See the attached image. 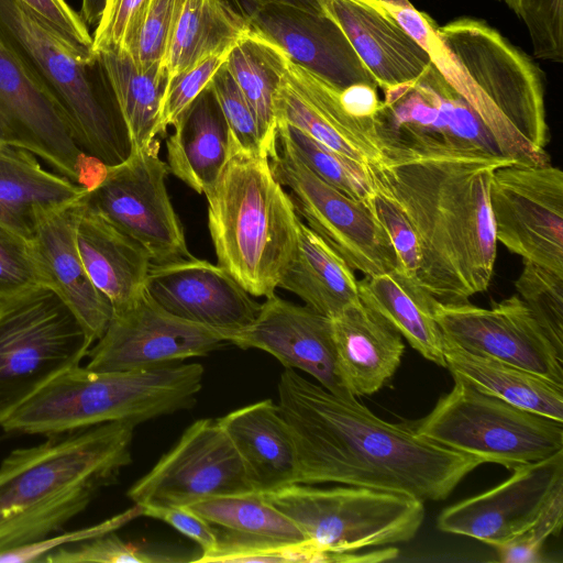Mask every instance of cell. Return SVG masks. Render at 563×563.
<instances>
[{
  "label": "cell",
  "instance_id": "1",
  "mask_svg": "<svg viewBox=\"0 0 563 563\" xmlns=\"http://www.w3.org/2000/svg\"><path fill=\"white\" fill-rule=\"evenodd\" d=\"M277 394L294 443L296 484L334 483L440 501L483 464L407 423L380 419L356 397L338 396L295 369L280 374Z\"/></svg>",
  "mask_w": 563,
  "mask_h": 563
},
{
  "label": "cell",
  "instance_id": "2",
  "mask_svg": "<svg viewBox=\"0 0 563 563\" xmlns=\"http://www.w3.org/2000/svg\"><path fill=\"white\" fill-rule=\"evenodd\" d=\"M520 163L477 152L385 150L369 166L400 206L420 249L417 280L442 303L466 302L492 280L497 240L490 209L494 172Z\"/></svg>",
  "mask_w": 563,
  "mask_h": 563
},
{
  "label": "cell",
  "instance_id": "3",
  "mask_svg": "<svg viewBox=\"0 0 563 563\" xmlns=\"http://www.w3.org/2000/svg\"><path fill=\"white\" fill-rule=\"evenodd\" d=\"M135 424L107 422L15 449L0 464V552L46 539L131 464Z\"/></svg>",
  "mask_w": 563,
  "mask_h": 563
},
{
  "label": "cell",
  "instance_id": "4",
  "mask_svg": "<svg viewBox=\"0 0 563 563\" xmlns=\"http://www.w3.org/2000/svg\"><path fill=\"white\" fill-rule=\"evenodd\" d=\"M427 53L490 131L503 155L520 163H550L543 76L528 55L474 18L437 26Z\"/></svg>",
  "mask_w": 563,
  "mask_h": 563
},
{
  "label": "cell",
  "instance_id": "5",
  "mask_svg": "<svg viewBox=\"0 0 563 563\" xmlns=\"http://www.w3.org/2000/svg\"><path fill=\"white\" fill-rule=\"evenodd\" d=\"M268 157L233 151L205 194L217 265L254 297H272L297 244L300 217Z\"/></svg>",
  "mask_w": 563,
  "mask_h": 563
},
{
  "label": "cell",
  "instance_id": "6",
  "mask_svg": "<svg viewBox=\"0 0 563 563\" xmlns=\"http://www.w3.org/2000/svg\"><path fill=\"white\" fill-rule=\"evenodd\" d=\"M203 374L200 363L110 372L78 365L48 382L1 428L51 437L107 422L137 426L192 407Z\"/></svg>",
  "mask_w": 563,
  "mask_h": 563
},
{
  "label": "cell",
  "instance_id": "7",
  "mask_svg": "<svg viewBox=\"0 0 563 563\" xmlns=\"http://www.w3.org/2000/svg\"><path fill=\"white\" fill-rule=\"evenodd\" d=\"M0 36L62 106L81 151L104 166L132 145L98 53L55 29L20 0H0Z\"/></svg>",
  "mask_w": 563,
  "mask_h": 563
},
{
  "label": "cell",
  "instance_id": "8",
  "mask_svg": "<svg viewBox=\"0 0 563 563\" xmlns=\"http://www.w3.org/2000/svg\"><path fill=\"white\" fill-rule=\"evenodd\" d=\"M452 389L415 423L418 435L508 470L563 451V421L516 407L453 377Z\"/></svg>",
  "mask_w": 563,
  "mask_h": 563
},
{
  "label": "cell",
  "instance_id": "9",
  "mask_svg": "<svg viewBox=\"0 0 563 563\" xmlns=\"http://www.w3.org/2000/svg\"><path fill=\"white\" fill-rule=\"evenodd\" d=\"M93 343L48 287L0 303V427L48 382L80 365Z\"/></svg>",
  "mask_w": 563,
  "mask_h": 563
},
{
  "label": "cell",
  "instance_id": "10",
  "mask_svg": "<svg viewBox=\"0 0 563 563\" xmlns=\"http://www.w3.org/2000/svg\"><path fill=\"white\" fill-rule=\"evenodd\" d=\"M262 495L307 541L327 552H355L410 541L424 519L422 500L365 487L292 484Z\"/></svg>",
  "mask_w": 563,
  "mask_h": 563
},
{
  "label": "cell",
  "instance_id": "11",
  "mask_svg": "<svg viewBox=\"0 0 563 563\" xmlns=\"http://www.w3.org/2000/svg\"><path fill=\"white\" fill-rule=\"evenodd\" d=\"M159 143L137 151L101 177L84 196L85 203L150 253L152 263L166 264L192 257L172 200L167 164L158 155Z\"/></svg>",
  "mask_w": 563,
  "mask_h": 563
},
{
  "label": "cell",
  "instance_id": "12",
  "mask_svg": "<svg viewBox=\"0 0 563 563\" xmlns=\"http://www.w3.org/2000/svg\"><path fill=\"white\" fill-rule=\"evenodd\" d=\"M383 92L375 126L384 151L503 155L484 122L432 64L416 81Z\"/></svg>",
  "mask_w": 563,
  "mask_h": 563
},
{
  "label": "cell",
  "instance_id": "13",
  "mask_svg": "<svg viewBox=\"0 0 563 563\" xmlns=\"http://www.w3.org/2000/svg\"><path fill=\"white\" fill-rule=\"evenodd\" d=\"M268 161L276 179L290 190L298 216L354 272L375 276L401 271L390 240L368 203L322 180L278 141Z\"/></svg>",
  "mask_w": 563,
  "mask_h": 563
},
{
  "label": "cell",
  "instance_id": "14",
  "mask_svg": "<svg viewBox=\"0 0 563 563\" xmlns=\"http://www.w3.org/2000/svg\"><path fill=\"white\" fill-rule=\"evenodd\" d=\"M0 144L40 156L60 175L86 188L104 169L81 151L62 106L1 36Z\"/></svg>",
  "mask_w": 563,
  "mask_h": 563
},
{
  "label": "cell",
  "instance_id": "15",
  "mask_svg": "<svg viewBox=\"0 0 563 563\" xmlns=\"http://www.w3.org/2000/svg\"><path fill=\"white\" fill-rule=\"evenodd\" d=\"M489 200L497 242L563 276V172L550 163L501 166Z\"/></svg>",
  "mask_w": 563,
  "mask_h": 563
},
{
  "label": "cell",
  "instance_id": "16",
  "mask_svg": "<svg viewBox=\"0 0 563 563\" xmlns=\"http://www.w3.org/2000/svg\"><path fill=\"white\" fill-rule=\"evenodd\" d=\"M255 492L218 419H199L126 492L139 505L187 506L203 498Z\"/></svg>",
  "mask_w": 563,
  "mask_h": 563
},
{
  "label": "cell",
  "instance_id": "17",
  "mask_svg": "<svg viewBox=\"0 0 563 563\" xmlns=\"http://www.w3.org/2000/svg\"><path fill=\"white\" fill-rule=\"evenodd\" d=\"M230 343V335L180 319L143 291L124 309L113 312L101 335L89 349L87 368L131 371L180 363L206 356Z\"/></svg>",
  "mask_w": 563,
  "mask_h": 563
},
{
  "label": "cell",
  "instance_id": "18",
  "mask_svg": "<svg viewBox=\"0 0 563 563\" xmlns=\"http://www.w3.org/2000/svg\"><path fill=\"white\" fill-rule=\"evenodd\" d=\"M434 317L443 336L461 349L563 385V353L518 295L490 308L438 301Z\"/></svg>",
  "mask_w": 563,
  "mask_h": 563
},
{
  "label": "cell",
  "instance_id": "19",
  "mask_svg": "<svg viewBox=\"0 0 563 563\" xmlns=\"http://www.w3.org/2000/svg\"><path fill=\"white\" fill-rule=\"evenodd\" d=\"M512 471L501 484L445 508L438 528L495 548L529 529L563 487V451Z\"/></svg>",
  "mask_w": 563,
  "mask_h": 563
},
{
  "label": "cell",
  "instance_id": "20",
  "mask_svg": "<svg viewBox=\"0 0 563 563\" xmlns=\"http://www.w3.org/2000/svg\"><path fill=\"white\" fill-rule=\"evenodd\" d=\"M145 289L169 313L222 331L230 339L247 328L261 309V303L223 268L194 256L152 263Z\"/></svg>",
  "mask_w": 563,
  "mask_h": 563
},
{
  "label": "cell",
  "instance_id": "21",
  "mask_svg": "<svg viewBox=\"0 0 563 563\" xmlns=\"http://www.w3.org/2000/svg\"><path fill=\"white\" fill-rule=\"evenodd\" d=\"M230 344L264 351L285 368L308 374L327 390L352 396L339 376L332 321L308 306L295 305L275 294L261 303L247 328L231 336Z\"/></svg>",
  "mask_w": 563,
  "mask_h": 563
},
{
  "label": "cell",
  "instance_id": "22",
  "mask_svg": "<svg viewBox=\"0 0 563 563\" xmlns=\"http://www.w3.org/2000/svg\"><path fill=\"white\" fill-rule=\"evenodd\" d=\"M340 91L286 56L276 98L277 123L294 126L360 164L378 165L384 158V150L375 122L347 114Z\"/></svg>",
  "mask_w": 563,
  "mask_h": 563
},
{
  "label": "cell",
  "instance_id": "23",
  "mask_svg": "<svg viewBox=\"0 0 563 563\" xmlns=\"http://www.w3.org/2000/svg\"><path fill=\"white\" fill-rule=\"evenodd\" d=\"M247 21L252 32L335 88L355 84L378 88L343 31L324 11L275 3L257 10Z\"/></svg>",
  "mask_w": 563,
  "mask_h": 563
},
{
  "label": "cell",
  "instance_id": "24",
  "mask_svg": "<svg viewBox=\"0 0 563 563\" xmlns=\"http://www.w3.org/2000/svg\"><path fill=\"white\" fill-rule=\"evenodd\" d=\"M80 200L62 208L38 209L31 244L48 287L96 342L110 322L112 306L91 282L78 251L76 221Z\"/></svg>",
  "mask_w": 563,
  "mask_h": 563
},
{
  "label": "cell",
  "instance_id": "25",
  "mask_svg": "<svg viewBox=\"0 0 563 563\" xmlns=\"http://www.w3.org/2000/svg\"><path fill=\"white\" fill-rule=\"evenodd\" d=\"M343 31L382 90L416 81L429 54L394 20L379 0H319Z\"/></svg>",
  "mask_w": 563,
  "mask_h": 563
},
{
  "label": "cell",
  "instance_id": "26",
  "mask_svg": "<svg viewBox=\"0 0 563 563\" xmlns=\"http://www.w3.org/2000/svg\"><path fill=\"white\" fill-rule=\"evenodd\" d=\"M336 364L344 388L371 396L395 375L405 352L399 331L361 299L331 319Z\"/></svg>",
  "mask_w": 563,
  "mask_h": 563
},
{
  "label": "cell",
  "instance_id": "27",
  "mask_svg": "<svg viewBox=\"0 0 563 563\" xmlns=\"http://www.w3.org/2000/svg\"><path fill=\"white\" fill-rule=\"evenodd\" d=\"M76 242L91 282L110 300L112 313L143 291L152 264L150 253L88 207L84 197L78 205Z\"/></svg>",
  "mask_w": 563,
  "mask_h": 563
},
{
  "label": "cell",
  "instance_id": "28",
  "mask_svg": "<svg viewBox=\"0 0 563 563\" xmlns=\"http://www.w3.org/2000/svg\"><path fill=\"white\" fill-rule=\"evenodd\" d=\"M244 465L255 492L266 494L296 484V455L278 406L264 399L218 419Z\"/></svg>",
  "mask_w": 563,
  "mask_h": 563
},
{
  "label": "cell",
  "instance_id": "29",
  "mask_svg": "<svg viewBox=\"0 0 563 563\" xmlns=\"http://www.w3.org/2000/svg\"><path fill=\"white\" fill-rule=\"evenodd\" d=\"M166 140L167 167L198 194L217 183L233 154L231 134L208 87L180 113Z\"/></svg>",
  "mask_w": 563,
  "mask_h": 563
},
{
  "label": "cell",
  "instance_id": "30",
  "mask_svg": "<svg viewBox=\"0 0 563 563\" xmlns=\"http://www.w3.org/2000/svg\"><path fill=\"white\" fill-rule=\"evenodd\" d=\"M86 192V187L45 170L31 152L0 144V225L25 240L33 238L38 209L73 205Z\"/></svg>",
  "mask_w": 563,
  "mask_h": 563
},
{
  "label": "cell",
  "instance_id": "31",
  "mask_svg": "<svg viewBox=\"0 0 563 563\" xmlns=\"http://www.w3.org/2000/svg\"><path fill=\"white\" fill-rule=\"evenodd\" d=\"M360 299L378 311L428 361L445 367L437 300L415 277L396 269L358 280Z\"/></svg>",
  "mask_w": 563,
  "mask_h": 563
},
{
  "label": "cell",
  "instance_id": "32",
  "mask_svg": "<svg viewBox=\"0 0 563 563\" xmlns=\"http://www.w3.org/2000/svg\"><path fill=\"white\" fill-rule=\"evenodd\" d=\"M278 288L294 292L330 319L360 300L354 271L301 219L296 250Z\"/></svg>",
  "mask_w": 563,
  "mask_h": 563
},
{
  "label": "cell",
  "instance_id": "33",
  "mask_svg": "<svg viewBox=\"0 0 563 563\" xmlns=\"http://www.w3.org/2000/svg\"><path fill=\"white\" fill-rule=\"evenodd\" d=\"M443 350L445 368L453 377L516 407L563 421V385L511 364L467 352L445 338Z\"/></svg>",
  "mask_w": 563,
  "mask_h": 563
},
{
  "label": "cell",
  "instance_id": "34",
  "mask_svg": "<svg viewBox=\"0 0 563 563\" xmlns=\"http://www.w3.org/2000/svg\"><path fill=\"white\" fill-rule=\"evenodd\" d=\"M98 54L126 125L132 151L152 146L159 136L162 104L169 79L165 64L140 68L124 51Z\"/></svg>",
  "mask_w": 563,
  "mask_h": 563
},
{
  "label": "cell",
  "instance_id": "35",
  "mask_svg": "<svg viewBox=\"0 0 563 563\" xmlns=\"http://www.w3.org/2000/svg\"><path fill=\"white\" fill-rule=\"evenodd\" d=\"M249 32V21L222 0H184L164 59L169 77L231 48Z\"/></svg>",
  "mask_w": 563,
  "mask_h": 563
},
{
  "label": "cell",
  "instance_id": "36",
  "mask_svg": "<svg viewBox=\"0 0 563 563\" xmlns=\"http://www.w3.org/2000/svg\"><path fill=\"white\" fill-rule=\"evenodd\" d=\"M285 59L282 49L250 29L224 63L256 117L268 157L277 151L276 98Z\"/></svg>",
  "mask_w": 563,
  "mask_h": 563
},
{
  "label": "cell",
  "instance_id": "37",
  "mask_svg": "<svg viewBox=\"0 0 563 563\" xmlns=\"http://www.w3.org/2000/svg\"><path fill=\"white\" fill-rule=\"evenodd\" d=\"M186 507L212 526L240 534L286 542L307 541L299 528L257 492L208 497Z\"/></svg>",
  "mask_w": 563,
  "mask_h": 563
},
{
  "label": "cell",
  "instance_id": "38",
  "mask_svg": "<svg viewBox=\"0 0 563 563\" xmlns=\"http://www.w3.org/2000/svg\"><path fill=\"white\" fill-rule=\"evenodd\" d=\"M277 141L322 180L354 199L368 202L375 189L369 166L332 151L286 123H277Z\"/></svg>",
  "mask_w": 563,
  "mask_h": 563
},
{
  "label": "cell",
  "instance_id": "39",
  "mask_svg": "<svg viewBox=\"0 0 563 563\" xmlns=\"http://www.w3.org/2000/svg\"><path fill=\"white\" fill-rule=\"evenodd\" d=\"M199 555L185 549L125 541L109 532L49 551L45 563H173L196 562Z\"/></svg>",
  "mask_w": 563,
  "mask_h": 563
},
{
  "label": "cell",
  "instance_id": "40",
  "mask_svg": "<svg viewBox=\"0 0 563 563\" xmlns=\"http://www.w3.org/2000/svg\"><path fill=\"white\" fill-rule=\"evenodd\" d=\"M217 544L201 553L196 562L219 563H289L333 562L334 553L322 551L310 541L286 542L240 534L217 528Z\"/></svg>",
  "mask_w": 563,
  "mask_h": 563
},
{
  "label": "cell",
  "instance_id": "41",
  "mask_svg": "<svg viewBox=\"0 0 563 563\" xmlns=\"http://www.w3.org/2000/svg\"><path fill=\"white\" fill-rule=\"evenodd\" d=\"M515 286L540 327L563 353V276L523 261Z\"/></svg>",
  "mask_w": 563,
  "mask_h": 563
},
{
  "label": "cell",
  "instance_id": "42",
  "mask_svg": "<svg viewBox=\"0 0 563 563\" xmlns=\"http://www.w3.org/2000/svg\"><path fill=\"white\" fill-rule=\"evenodd\" d=\"M227 121L233 150L267 156L256 117L224 64L209 82Z\"/></svg>",
  "mask_w": 563,
  "mask_h": 563
},
{
  "label": "cell",
  "instance_id": "43",
  "mask_svg": "<svg viewBox=\"0 0 563 563\" xmlns=\"http://www.w3.org/2000/svg\"><path fill=\"white\" fill-rule=\"evenodd\" d=\"M526 25L533 55L543 60L563 62V0H497Z\"/></svg>",
  "mask_w": 563,
  "mask_h": 563
},
{
  "label": "cell",
  "instance_id": "44",
  "mask_svg": "<svg viewBox=\"0 0 563 563\" xmlns=\"http://www.w3.org/2000/svg\"><path fill=\"white\" fill-rule=\"evenodd\" d=\"M40 287L48 284L31 242L0 225V303Z\"/></svg>",
  "mask_w": 563,
  "mask_h": 563
},
{
  "label": "cell",
  "instance_id": "45",
  "mask_svg": "<svg viewBox=\"0 0 563 563\" xmlns=\"http://www.w3.org/2000/svg\"><path fill=\"white\" fill-rule=\"evenodd\" d=\"M183 3L184 0H150L139 31L126 49L137 67L164 63Z\"/></svg>",
  "mask_w": 563,
  "mask_h": 563
},
{
  "label": "cell",
  "instance_id": "46",
  "mask_svg": "<svg viewBox=\"0 0 563 563\" xmlns=\"http://www.w3.org/2000/svg\"><path fill=\"white\" fill-rule=\"evenodd\" d=\"M231 48L210 55L169 77L162 104L159 136H165L167 128L208 87L214 74L225 63Z\"/></svg>",
  "mask_w": 563,
  "mask_h": 563
},
{
  "label": "cell",
  "instance_id": "47",
  "mask_svg": "<svg viewBox=\"0 0 563 563\" xmlns=\"http://www.w3.org/2000/svg\"><path fill=\"white\" fill-rule=\"evenodd\" d=\"M374 187V192L367 203L385 229L399 260L401 271L406 275L417 278L420 266V249L416 231L400 206L375 180Z\"/></svg>",
  "mask_w": 563,
  "mask_h": 563
},
{
  "label": "cell",
  "instance_id": "48",
  "mask_svg": "<svg viewBox=\"0 0 563 563\" xmlns=\"http://www.w3.org/2000/svg\"><path fill=\"white\" fill-rule=\"evenodd\" d=\"M148 2L150 0H106L92 34L93 52H126L139 31Z\"/></svg>",
  "mask_w": 563,
  "mask_h": 563
},
{
  "label": "cell",
  "instance_id": "49",
  "mask_svg": "<svg viewBox=\"0 0 563 563\" xmlns=\"http://www.w3.org/2000/svg\"><path fill=\"white\" fill-rule=\"evenodd\" d=\"M141 516L142 506L134 504L126 510L96 525L64 532L59 536H51L46 539L33 543L0 552V563L41 562L42 559L55 548L81 542L109 532L117 531L121 527L128 525Z\"/></svg>",
  "mask_w": 563,
  "mask_h": 563
},
{
  "label": "cell",
  "instance_id": "50",
  "mask_svg": "<svg viewBox=\"0 0 563 563\" xmlns=\"http://www.w3.org/2000/svg\"><path fill=\"white\" fill-rule=\"evenodd\" d=\"M562 519L563 487H560L529 529L496 548L498 560L508 563L540 562L544 541L561 530Z\"/></svg>",
  "mask_w": 563,
  "mask_h": 563
},
{
  "label": "cell",
  "instance_id": "51",
  "mask_svg": "<svg viewBox=\"0 0 563 563\" xmlns=\"http://www.w3.org/2000/svg\"><path fill=\"white\" fill-rule=\"evenodd\" d=\"M142 516L154 518L195 541L201 553L211 551L217 544V528L186 506L141 505ZM200 553V554H201Z\"/></svg>",
  "mask_w": 563,
  "mask_h": 563
},
{
  "label": "cell",
  "instance_id": "52",
  "mask_svg": "<svg viewBox=\"0 0 563 563\" xmlns=\"http://www.w3.org/2000/svg\"><path fill=\"white\" fill-rule=\"evenodd\" d=\"M70 40L92 47L88 25L65 0H20Z\"/></svg>",
  "mask_w": 563,
  "mask_h": 563
},
{
  "label": "cell",
  "instance_id": "53",
  "mask_svg": "<svg viewBox=\"0 0 563 563\" xmlns=\"http://www.w3.org/2000/svg\"><path fill=\"white\" fill-rule=\"evenodd\" d=\"M383 5L401 29L427 52L435 37L438 26L432 19L418 11L408 0L398 4L383 3Z\"/></svg>",
  "mask_w": 563,
  "mask_h": 563
},
{
  "label": "cell",
  "instance_id": "54",
  "mask_svg": "<svg viewBox=\"0 0 563 563\" xmlns=\"http://www.w3.org/2000/svg\"><path fill=\"white\" fill-rule=\"evenodd\" d=\"M340 100L347 114L365 122H375L382 107L377 88L367 84H355L341 90Z\"/></svg>",
  "mask_w": 563,
  "mask_h": 563
},
{
  "label": "cell",
  "instance_id": "55",
  "mask_svg": "<svg viewBox=\"0 0 563 563\" xmlns=\"http://www.w3.org/2000/svg\"><path fill=\"white\" fill-rule=\"evenodd\" d=\"M243 18H249L267 4H288L312 12H323L319 0H222Z\"/></svg>",
  "mask_w": 563,
  "mask_h": 563
},
{
  "label": "cell",
  "instance_id": "56",
  "mask_svg": "<svg viewBox=\"0 0 563 563\" xmlns=\"http://www.w3.org/2000/svg\"><path fill=\"white\" fill-rule=\"evenodd\" d=\"M106 0H81L80 16L84 22L90 25H97L100 20Z\"/></svg>",
  "mask_w": 563,
  "mask_h": 563
}]
</instances>
